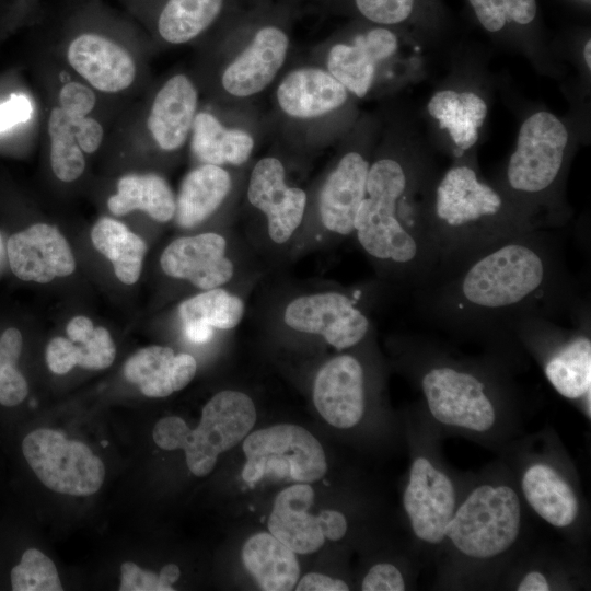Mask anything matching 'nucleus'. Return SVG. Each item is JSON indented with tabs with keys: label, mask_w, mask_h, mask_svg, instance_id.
<instances>
[{
	"label": "nucleus",
	"mask_w": 591,
	"mask_h": 591,
	"mask_svg": "<svg viewBox=\"0 0 591 591\" xmlns=\"http://www.w3.org/2000/svg\"><path fill=\"white\" fill-rule=\"evenodd\" d=\"M418 314L461 335L515 336L529 317L555 321L580 309L560 236L534 229L440 259L414 290Z\"/></svg>",
	"instance_id": "nucleus-1"
},
{
	"label": "nucleus",
	"mask_w": 591,
	"mask_h": 591,
	"mask_svg": "<svg viewBox=\"0 0 591 591\" xmlns=\"http://www.w3.org/2000/svg\"><path fill=\"white\" fill-rule=\"evenodd\" d=\"M399 136L370 163L354 234L385 278L414 290L437 265L426 196L440 167L419 118Z\"/></svg>",
	"instance_id": "nucleus-2"
},
{
	"label": "nucleus",
	"mask_w": 591,
	"mask_h": 591,
	"mask_svg": "<svg viewBox=\"0 0 591 591\" xmlns=\"http://www.w3.org/2000/svg\"><path fill=\"white\" fill-rule=\"evenodd\" d=\"M580 118L560 117L544 107L524 112L514 148L493 179L538 229H559L571 217L566 185L586 134Z\"/></svg>",
	"instance_id": "nucleus-3"
},
{
	"label": "nucleus",
	"mask_w": 591,
	"mask_h": 591,
	"mask_svg": "<svg viewBox=\"0 0 591 591\" xmlns=\"http://www.w3.org/2000/svg\"><path fill=\"white\" fill-rule=\"evenodd\" d=\"M426 222L437 263L448 256L523 231L538 229L480 172L477 154L452 160L437 172L426 196Z\"/></svg>",
	"instance_id": "nucleus-4"
},
{
	"label": "nucleus",
	"mask_w": 591,
	"mask_h": 591,
	"mask_svg": "<svg viewBox=\"0 0 591 591\" xmlns=\"http://www.w3.org/2000/svg\"><path fill=\"white\" fill-rule=\"evenodd\" d=\"M448 73L436 83L419 120L438 153L451 161L477 154L485 136L494 86L485 55L473 47H451Z\"/></svg>",
	"instance_id": "nucleus-5"
},
{
	"label": "nucleus",
	"mask_w": 591,
	"mask_h": 591,
	"mask_svg": "<svg viewBox=\"0 0 591 591\" xmlns=\"http://www.w3.org/2000/svg\"><path fill=\"white\" fill-rule=\"evenodd\" d=\"M255 420L252 398L243 392L225 390L206 403L195 429L181 417L167 416L154 425L152 438L161 449L184 450L188 470L201 477L213 470L220 453L247 436Z\"/></svg>",
	"instance_id": "nucleus-6"
},
{
	"label": "nucleus",
	"mask_w": 591,
	"mask_h": 591,
	"mask_svg": "<svg viewBox=\"0 0 591 591\" xmlns=\"http://www.w3.org/2000/svg\"><path fill=\"white\" fill-rule=\"evenodd\" d=\"M521 505L508 486L482 485L454 511L445 536L467 557L488 559L508 551L518 538Z\"/></svg>",
	"instance_id": "nucleus-7"
},
{
	"label": "nucleus",
	"mask_w": 591,
	"mask_h": 591,
	"mask_svg": "<svg viewBox=\"0 0 591 591\" xmlns=\"http://www.w3.org/2000/svg\"><path fill=\"white\" fill-rule=\"evenodd\" d=\"M243 451L246 463L242 478L248 486L265 476L310 484L327 471L321 443L297 425L280 424L256 430L244 439Z\"/></svg>",
	"instance_id": "nucleus-8"
},
{
	"label": "nucleus",
	"mask_w": 591,
	"mask_h": 591,
	"mask_svg": "<svg viewBox=\"0 0 591 591\" xmlns=\"http://www.w3.org/2000/svg\"><path fill=\"white\" fill-rule=\"evenodd\" d=\"M22 452L42 484L55 493L86 497L104 483L103 461L88 444L68 439L61 431H31L22 441Z\"/></svg>",
	"instance_id": "nucleus-9"
},
{
	"label": "nucleus",
	"mask_w": 591,
	"mask_h": 591,
	"mask_svg": "<svg viewBox=\"0 0 591 591\" xmlns=\"http://www.w3.org/2000/svg\"><path fill=\"white\" fill-rule=\"evenodd\" d=\"M420 387L437 421L477 432L494 426V403L485 382L474 372L447 363L434 364L421 374Z\"/></svg>",
	"instance_id": "nucleus-10"
},
{
	"label": "nucleus",
	"mask_w": 591,
	"mask_h": 591,
	"mask_svg": "<svg viewBox=\"0 0 591 591\" xmlns=\"http://www.w3.org/2000/svg\"><path fill=\"white\" fill-rule=\"evenodd\" d=\"M482 27L505 49L523 56L542 76L563 81L567 68L555 47L530 32L537 16L536 0H468Z\"/></svg>",
	"instance_id": "nucleus-11"
},
{
	"label": "nucleus",
	"mask_w": 591,
	"mask_h": 591,
	"mask_svg": "<svg viewBox=\"0 0 591 591\" xmlns=\"http://www.w3.org/2000/svg\"><path fill=\"white\" fill-rule=\"evenodd\" d=\"M283 322L297 332L321 336L338 350L357 346L371 328L369 315L359 302L341 291L294 298L285 308Z\"/></svg>",
	"instance_id": "nucleus-12"
},
{
	"label": "nucleus",
	"mask_w": 591,
	"mask_h": 591,
	"mask_svg": "<svg viewBox=\"0 0 591 591\" xmlns=\"http://www.w3.org/2000/svg\"><path fill=\"white\" fill-rule=\"evenodd\" d=\"M455 501L451 479L428 459H415L403 497L415 535L426 543H441L454 514Z\"/></svg>",
	"instance_id": "nucleus-13"
},
{
	"label": "nucleus",
	"mask_w": 591,
	"mask_h": 591,
	"mask_svg": "<svg viewBox=\"0 0 591 591\" xmlns=\"http://www.w3.org/2000/svg\"><path fill=\"white\" fill-rule=\"evenodd\" d=\"M247 199L265 216L268 235L277 244H285L293 236L302 223L308 201L303 189L286 183L283 164L274 157H265L254 165Z\"/></svg>",
	"instance_id": "nucleus-14"
},
{
	"label": "nucleus",
	"mask_w": 591,
	"mask_h": 591,
	"mask_svg": "<svg viewBox=\"0 0 591 591\" xmlns=\"http://www.w3.org/2000/svg\"><path fill=\"white\" fill-rule=\"evenodd\" d=\"M401 51L397 34L379 25L357 34L349 43L332 46L327 56V71L351 95L363 99L371 92L380 67L394 61Z\"/></svg>",
	"instance_id": "nucleus-15"
},
{
	"label": "nucleus",
	"mask_w": 591,
	"mask_h": 591,
	"mask_svg": "<svg viewBox=\"0 0 591 591\" xmlns=\"http://www.w3.org/2000/svg\"><path fill=\"white\" fill-rule=\"evenodd\" d=\"M313 403L332 426H356L366 408V372L360 360L348 354L327 360L314 379Z\"/></svg>",
	"instance_id": "nucleus-16"
},
{
	"label": "nucleus",
	"mask_w": 591,
	"mask_h": 591,
	"mask_svg": "<svg viewBox=\"0 0 591 591\" xmlns=\"http://www.w3.org/2000/svg\"><path fill=\"white\" fill-rule=\"evenodd\" d=\"M160 265L167 276L187 280L201 290L225 285L235 271L227 239L215 232L172 241L162 252Z\"/></svg>",
	"instance_id": "nucleus-17"
},
{
	"label": "nucleus",
	"mask_w": 591,
	"mask_h": 591,
	"mask_svg": "<svg viewBox=\"0 0 591 591\" xmlns=\"http://www.w3.org/2000/svg\"><path fill=\"white\" fill-rule=\"evenodd\" d=\"M7 254L12 273L23 281L47 283L69 276L76 268L68 241L47 223H36L11 235Z\"/></svg>",
	"instance_id": "nucleus-18"
},
{
	"label": "nucleus",
	"mask_w": 591,
	"mask_h": 591,
	"mask_svg": "<svg viewBox=\"0 0 591 591\" xmlns=\"http://www.w3.org/2000/svg\"><path fill=\"white\" fill-rule=\"evenodd\" d=\"M370 163L364 151L351 149L339 158L326 177L320 194L318 212L328 233L340 237L354 234L356 215L366 197Z\"/></svg>",
	"instance_id": "nucleus-19"
},
{
	"label": "nucleus",
	"mask_w": 591,
	"mask_h": 591,
	"mask_svg": "<svg viewBox=\"0 0 591 591\" xmlns=\"http://www.w3.org/2000/svg\"><path fill=\"white\" fill-rule=\"evenodd\" d=\"M67 60L91 88L101 92H121L136 79L137 68L131 54L100 34L83 33L74 37L68 45Z\"/></svg>",
	"instance_id": "nucleus-20"
},
{
	"label": "nucleus",
	"mask_w": 591,
	"mask_h": 591,
	"mask_svg": "<svg viewBox=\"0 0 591 591\" xmlns=\"http://www.w3.org/2000/svg\"><path fill=\"white\" fill-rule=\"evenodd\" d=\"M288 49L289 38L281 28H259L251 44L224 69L223 89L235 97L262 92L282 67Z\"/></svg>",
	"instance_id": "nucleus-21"
},
{
	"label": "nucleus",
	"mask_w": 591,
	"mask_h": 591,
	"mask_svg": "<svg viewBox=\"0 0 591 591\" xmlns=\"http://www.w3.org/2000/svg\"><path fill=\"white\" fill-rule=\"evenodd\" d=\"M198 92L185 74L171 77L151 104L147 127L164 151L179 149L187 140L197 114Z\"/></svg>",
	"instance_id": "nucleus-22"
},
{
	"label": "nucleus",
	"mask_w": 591,
	"mask_h": 591,
	"mask_svg": "<svg viewBox=\"0 0 591 591\" xmlns=\"http://www.w3.org/2000/svg\"><path fill=\"white\" fill-rule=\"evenodd\" d=\"M68 338H53L45 351L49 370L66 374L74 366L88 370L108 368L115 359L116 347L109 332L83 315L71 318L66 327Z\"/></svg>",
	"instance_id": "nucleus-23"
},
{
	"label": "nucleus",
	"mask_w": 591,
	"mask_h": 591,
	"mask_svg": "<svg viewBox=\"0 0 591 591\" xmlns=\"http://www.w3.org/2000/svg\"><path fill=\"white\" fill-rule=\"evenodd\" d=\"M196 371L197 362L192 355L175 354L172 348L158 345L139 349L124 364L126 380L148 397H165L181 391Z\"/></svg>",
	"instance_id": "nucleus-24"
},
{
	"label": "nucleus",
	"mask_w": 591,
	"mask_h": 591,
	"mask_svg": "<svg viewBox=\"0 0 591 591\" xmlns=\"http://www.w3.org/2000/svg\"><path fill=\"white\" fill-rule=\"evenodd\" d=\"M347 89L328 71L301 68L283 78L277 101L287 115L310 119L341 108L349 99Z\"/></svg>",
	"instance_id": "nucleus-25"
},
{
	"label": "nucleus",
	"mask_w": 591,
	"mask_h": 591,
	"mask_svg": "<svg viewBox=\"0 0 591 591\" xmlns=\"http://www.w3.org/2000/svg\"><path fill=\"white\" fill-rule=\"evenodd\" d=\"M313 502V488L298 483L278 494L269 515V532L297 554L314 553L325 541L317 515L309 513Z\"/></svg>",
	"instance_id": "nucleus-26"
},
{
	"label": "nucleus",
	"mask_w": 591,
	"mask_h": 591,
	"mask_svg": "<svg viewBox=\"0 0 591 591\" xmlns=\"http://www.w3.org/2000/svg\"><path fill=\"white\" fill-rule=\"evenodd\" d=\"M244 312L242 298L220 287L204 290L178 306L185 334L197 344L210 340L215 328L227 331L237 326Z\"/></svg>",
	"instance_id": "nucleus-27"
},
{
	"label": "nucleus",
	"mask_w": 591,
	"mask_h": 591,
	"mask_svg": "<svg viewBox=\"0 0 591 591\" xmlns=\"http://www.w3.org/2000/svg\"><path fill=\"white\" fill-rule=\"evenodd\" d=\"M552 351L544 373L552 386L569 399L591 397V339L589 329L565 333Z\"/></svg>",
	"instance_id": "nucleus-28"
},
{
	"label": "nucleus",
	"mask_w": 591,
	"mask_h": 591,
	"mask_svg": "<svg viewBox=\"0 0 591 591\" xmlns=\"http://www.w3.org/2000/svg\"><path fill=\"white\" fill-rule=\"evenodd\" d=\"M232 186L229 172L219 165L205 164L183 178L176 197L174 218L184 229L208 219L224 201Z\"/></svg>",
	"instance_id": "nucleus-29"
},
{
	"label": "nucleus",
	"mask_w": 591,
	"mask_h": 591,
	"mask_svg": "<svg viewBox=\"0 0 591 591\" xmlns=\"http://www.w3.org/2000/svg\"><path fill=\"white\" fill-rule=\"evenodd\" d=\"M242 560L265 591L292 590L300 576L296 553L271 533H257L243 545Z\"/></svg>",
	"instance_id": "nucleus-30"
},
{
	"label": "nucleus",
	"mask_w": 591,
	"mask_h": 591,
	"mask_svg": "<svg viewBox=\"0 0 591 591\" xmlns=\"http://www.w3.org/2000/svg\"><path fill=\"white\" fill-rule=\"evenodd\" d=\"M521 486L528 503L549 524L565 528L578 517L579 502L573 489L552 466H530Z\"/></svg>",
	"instance_id": "nucleus-31"
},
{
	"label": "nucleus",
	"mask_w": 591,
	"mask_h": 591,
	"mask_svg": "<svg viewBox=\"0 0 591 591\" xmlns=\"http://www.w3.org/2000/svg\"><path fill=\"white\" fill-rule=\"evenodd\" d=\"M107 207L116 216L141 210L158 222H167L175 216L176 197L158 174H127L118 179L117 192L108 198Z\"/></svg>",
	"instance_id": "nucleus-32"
},
{
	"label": "nucleus",
	"mask_w": 591,
	"mask_h": 591,
	"mask_svg": "<svg viewBox=\"0 0 591 591\" xmlns=\"http://www.w3.org/2000/svg\"><path fill=\"white\" fill-rule=\"evenodd\" d=\"M192 150L205 164L241 165L254 149L253 137L241 129H228L210 113L199 112L192 126Z\"/></svg>",
	"instance_id": "nucleus-33"
},
{
	"label": "nucleus",
	"mask_w": 591,
	"mask_h": 591,
	"mask_svg": "<svg viewBox=\"0 0 591 591\" xmlns=\"http://www.w3.org/2000/svg\"><path fill=\"white\" fill-rule=\"evenodd\" d=\"M91 240L93 246L112 262L115 275L123 283L138 281L147 252L140 236L124 223L103 217L93 225Z\"/></svg>",
	"instance_id": "nucleus-34"
},
{
	"label": "nucleus",
	"mask_w": 591,
	"mask_h": 591,
	"mask_svg": "<svg viewBox=\"0 0 591 591\" xmlns=\"http://www.w3.org/2000/svg\"><path fill=\"white\" fill-rule=\"evenodd\" d=\"M223 0H169L158 20V32L169 44H185L218 18Z\"/></svg>",
	"instance_id": "nucleus-35"
},
{
	"label": "nucleus",
	"mask_w": 591,
	"mask_h": 591,
	"mask_svg": "<svg viewBox=\"0 0 591 591\" xmlns=\"http://www.w3.org/2000/svg\"><path fill=\"white\" fill-rule=\"evenodd\" d=\"M50 165L55 176L62 182L78 179L85 167L83 151L79 147L71 119L59 106L48 117Z\"/></svg>",
	"instance_id": "nucleus-36"
},
{
	"label": "nucleus",
	"mask_w": 591,
	"mask_h": 591,
	"mask_svg": "<svg viewBox=\"0 0 591 591\" xmlns=\"http://www.w3.org/2000/svg\"><path fill=\"white\" fill-rule=\"evenodd\" d=\"M23 339L18 328L10 327L0 336V404L12 407L21 404L28 394V385L16 364L22 352Z\"/></svg>",
	"instance_id": "nucleus-37"
},
{
	"label": "nucleus",
	"mask_w": 591,
	"mask_h": 591,
	"mask_svg": "<svg viewBox=\"0 0 591 591\" xmlns=\"http://www.w3.org/2000/svg\"><path fill=\"white\" fill-rule=\"evenodd\" d=\"M14 591H62L55 563L36 548L26 549L20 563L11 569Z\"/></svg>",
	"instance_id": "nucleus-38"
},
{
	"label": "nucleus",
	"mask_w": 591,
	"mask_h": 591,
	"mask_svg": "<svg viewBox=\"0 0 591 591\" xmlns=\"http://www.w3.org/2000/svg\"><path fill=\"white\" fill-rule=\"evenodd\" d=\"M417 0H355L359 13L380 26H394L410 20Z\"/></svg>",
	"instance_id": "nucleus-39"
},
{
	"label": "nucleus",
	"mask_w": 591,
	"mask_h": 591,
	"mask_svg": "<svg viewBox=\"0 0 591 591\" xmlns=\"http://www.w3.org/2000/svg\"><path fill=\"white\" fill-rule=\"evenodd\" d=\"M58 103L70 117H84L94 109L96 96L90 85L70 81L61 86Z\"/></svg>",
	"instance_id": "nucleus-40"
},
{
	"label": "nucleus",
	"mask_w": 591,
	"mask_h": 591,
	"mask_svg": "<svg viewBox=\"0 0 591 591\" xmlns=\"http://www.w3.org/2000/svg\"><path fill=\"white\" fill-rule=\"evenodd\" d=\"M363 591H403L405 582L401 571L392 564L374 565L362 580Z\"/></svg>",
	"instance_id": "nucleus-41"
},
{
	"label": "nucleus",
	"mask_w": 591,
	"mask_h": 591,
	"mask_svg": "<svg viewBox=\"0 0 591 591\" xmlns=\"http://www.w3.org/2000/svg\"><path fill=\"white\" fill-rule=\"evenodd\" d=\"M119 591H161L159 575L125 561L120 565Z\"/></svg>",
	"instance_id": "nucleus-42"
},
{
	"label": "nucleus",
	"mask_w": 591,
	"mask_h": 591,
	"mask_svg": "<svg viewBox=\"0 0 591 591\" xmlns=\"http://www.w3.org/2000/svg\"><path fill=\"white\" fill-rule=\"evenodd\" d=\"M70 117V116H69ZM76 140L84 153H94L102 144L104 130L93 117H70Z\"/></svg>",
	"instance_id": "nucleus-43"
},
{
	"label": "nucleus",
	"mask_w": 591,
	"mask_h": 591,
	"mask_svg": "<svg viewBox=\"0 0 591 591\" xmlns=\"http://www.w3.org/2000/svg\"><path fill=\"white\" fill-rule=\"evenodd\" d=\"M32 113L31 101L25 95H12L0 103V132L28 120Z\"/></svg>",
	"instance_id": "nucleus-44"
},
{
	"label": "nucleus",
	"mask_w": 591,
	"mask_h": 591,
	"mask_svg": "<svg viewBox=\"0 0 591 591\" xmlns=\"http://www.w3.org/2000/svg\"><path fill=\"white\" fill-rule=\"evenodd\" d=\"M322 533L331 541L341 540L347 532V521L343 513L325 509L317 515Z\"/></svg>",
	"instance_id": "nucleus-45"
},
{
	"label": "nucleus",
	"mask_w": 591,
	"mask_h": 591,
	"mask_svg": "<svg viewBox=\"0 0 591 591\" xmlns=\"http://www.w3.org/2000/svg\"><path fill=\"white\" fill-rule=\"evenodd\" d=\"M298 591H347L349 587L340 579L310 572L305 575L297 584Z\"/></svg>",
	"instance_id": "nucleus-46"
},
{
	"label": "nucleus",
	"mask_w": 591,
	"mask_h": 591,
	"mask_svg": "<svg viewBox=\"0 0 591 591\" xmlns=\"http://www.w3.org/2000/svg\"><path fill=\"white\" fill-rule=\"evenodd\" d=\"M549 583L540 571H530L518 586V591H548Z\"/></svg>",
	"instance_id": "nucleus-47"
},
{
	"label": "nucleus",
	"mask_w": 591,
	"mask_h": 591,
	"mask_svg": "<svg viewBox=\"0 0 591 591\" xmlns=\"http://www.w3.org/2000/svg\"><path fill=\"white\" fill-rule=\"evenodd\" d=\"M181 576V570L175 564H167L162 567L159 573V581L161 586V591H173L172 587L174 582L178 580Z\"/></svg>",
	"instance_id": "nucleus-48"
}]
</instances>
